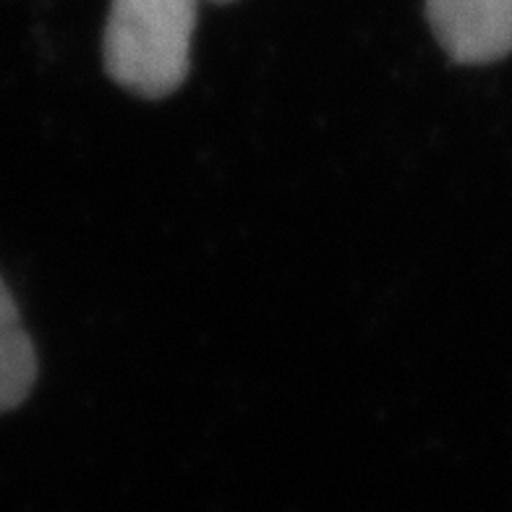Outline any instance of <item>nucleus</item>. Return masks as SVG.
Wrapping results in <instances>:
<instances>
[{"mask_svg": "<svg viewBox=\"0 0 512 512\" xmlns=\"http://www.w3.org/2000/svg\"><path fill=\"white\" fill-rule=\"evenodd\" d=\"M426 16L455 63L481 66L512 53V0H426Z\"/></svg>", "mask_w": 512, "mask_h": 512, "instance_id": "2", "label": "nucleus"}, {"mask_svg": "<svg viewBox=\"0 0 512 512\" xmlns=\"http://www.w3.org/2000/svg\"><path fill=\"white\" fill-rule=\"evenodd\" d=\"M215 3H230V0H215Z\"/></svg>", "mask_w": 512, "mask_h": 512, "instance_id": "4", "label": "nucleus"}, {"mask_svg": "<svg viewBox=\"0 0 512 512\" xmlns=\"http://www.w3.org/2000/svg\"><path fill=\"white\" fill-rule=\"evenodd\" d=\"M199 0H113L102 58L115 84L147 100L173 95L191 66Z\"/></svg>", "mask_w": 512, "mask_h": 512, "instance_id": "1", "label": "nucleus"}, {"mask_svg": "<svg viewBox=\"0 0 512 512\" xmlns=\"http://www.w3.org/2000/svg\"><path fill=\"white\" fill-rule=\"evenodd\" d=\"M37 379V353L29 340L14 296L0 280V413L29 398Z\"/></svg>", "mask_w": 512, "mask_h": 512, "instance_id": "3", "label": "nucleus"}]
</instances>
